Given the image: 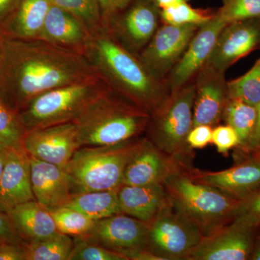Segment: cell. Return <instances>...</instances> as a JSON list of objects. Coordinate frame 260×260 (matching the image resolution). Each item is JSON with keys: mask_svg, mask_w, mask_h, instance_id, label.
I'll return each instance as SVG.
<instances>
[{"mask_svg": "<svg viewBox=\"0 0 260 260\" xmlns=\"http://www.w3.org/2000/svg\"><path fill=\"white\" fill-rule=\"evenodd\" d=\"M6 39L3 96L18 112L41 94L99 75L83 53L41 39Z\"/></svg>", "mask_w": 260, "mask_h": 260, "instance_id": "cell-1", "label": "cell"}, {"mask_svg": "<svg viewBox=\"0 0 260 260\" xmlns=\"http://www.w3.org/2000/svg\"><path fill=\"white\" fill-rule=\"evenodd\" d=\"M84 54L109 88L153 114L170 95L133 53L107 30L92 35Z\"/></svg>", "mask_w": 260, "mask_h": 260, "instance_id": "cell-2", "label": "cell"}, {"mask_svg": "<svg viewBox=\"0 0 260 260\" xmlns=\"http://www.w3.org/2000/svg\"><path fill=\"white\" fill-rule=\"evenodd\" d=\"M151 114L109 89L95 99L73 122L80 148L107 146L139 138Z\"/></svg>", "mask_w": 260, "mask_h": 260, "instance_id": "cell-3", "label": "cell"}, {"mask_svg": "<svg viewBox=\"0 0 260 260\" xmlns=\"http://www.w3.org/2000/svg\"><path fill=\"white\" fill-rule=\"evenodd\" d=\"M186 167L164 184L169 198L200 228L203 237L235 218L241 200L191 179Z\"/></svg>", "mask_w": 260, "mask_h": 260, "instance_id": "cell-4", "label": "cell"}, {"mask_svg": "<svg viewBox=\"0 0 260 260\" xmlns=\"http://www.w3.org/2000/svg\"><path fill=\"white\" fill-rule=\"evenodd\" d=\"M109 89L99 75L52 89L20 110V119L26 132L73 121Z\"/></svg>", "mask_w": 260, "mask_h": 260, "instance_id": "cell-5", "label": "cell"}, {"mask_svg": "<svg viewBox=\"0 0 260 260\" xmlns=\"http://www.w3.org/2000/svg\"><path fill=\"white\" fill-rule=\"evenodd\" d=\"M139 138L119 144L78 149L65 168L72 194L119 188L126 162Z\"/></svg>", "mask_w": 260, "mask_h": 260, "instance_id": "cell-6", "label": "cell"}, {"mask_svg": "<svg viewBox=\"0 0 260 260\" xmlns=\"http://www.w3.org/2000/svg\"><path fill=\"white\" fill-rule=\"evenodd\" d=\"M194 83L186 84L170 93L167 102L151 114L147 137L164 153L191 164L192 149L188 135L193 127Z\"/></svg>", "mask_w": 260, "mask_h": 260, "instance_id": "cell-7", "label": "cell"}, {"mask_svg": "<svg viewBox=\"0 0 260 260\" xmlns=\"http://www.w3.org/2000/svg\"><path fill=\"white\" fill-rule=\"evenodd\" d=\"M148 226V250L160 260H186L203 238L200 228L169 195Z\"/></svg>", "mask_w": 260, "mask_h": 260, "instance_id": "cell-8", "label": "cell"}, {"mask_svg": "<svg viewBox=\"0 0 260 260\" xmlns=\"http://www.w3.org/2000/svg\"><path fill=\"white\" fill-rule=\"evenodd\" d=\"M260 227L245 215L205 236L186 260L250 259Z\"/></svg>", "mask_w": 260, "mask_h": 260, "instance_id": "cell-9", "label": "cell"}, {"mask_svg": "<svg viewBox=\"0 0 260 260\" xmlns=\"http://www.w3.org/2000/svg\"><path fill=\"white\" fill-rule=\"evenodd\" d=\"M160 10L154 0H133L109 20L107 30L132 53L142 51L158 28Z\"/></svg>", "mask_w": 260, "mask_h": 260, "instance_id": "cell-10", "label": "cell"}, {"mask_svg": "<svg viewBox=\"0 0 260 260\" xmlns=\"http://www.w3.org/2000/svg\"><path fill=\"white\" fill-rule=\"evenodd\" d=\"M148 224L119 213L96 220L90 232L81 237L133 260L138 253L148 250Z\"/></svg>", "mask_w": 260, "mask_h": 260, "instance_id": "cell-11", "label": "cell"}, {"mask_svg": "<svg viewBox=\"0 0 260 260\" xmlns=\"http://www.w3.org/2000/svg\"><path fill=\"white\" fill-rule=\"evenodd\" d=\"M199 28L193 24H165L158 28L138 57L152 76L162 82L184 54Z\"/></svg>", "mask_w": 260, "mask_h": 260, "instance_id": "cell-12", "label": "cell"}, {"mask_svg": "<svg viewBox=\"0 0 260 260\" xmlns=\"http://www.w3.org/2000/svg\"><path fill=\"white\" fill-rule=\"evenodd\" d=\"M189 166L164 153L146 137L140 138L126 162L121 185L164 184L172 174Z\"/></svg>", "mask_w": 260, "mask_h": 260, "instance_id": "cell-13", "label": "cell"}, {"mask_svg": "<svg viewBox=\"0 0 260 260\" xmlns=\"http://www.w3.org/2000/svg\"><path fill=\"white\" fill-rule=\"evenodd\" d=\"M22 147L32 158L65 169L80 148L76 124L70 121L29 130Z\"/></svg>", "mask_w": 260, "mask_h": 260, "instance_id": "cell-14", "label": "cell"}, {"mask_svg": "<svg viewBox=\"0 0 260 260\" xmlns=\"http://www.w3.org/2000/svg\"><path fill=\"white\" fill-rule=\"evenodd\" d=\"M226 25L215 13L209 21L200 26L184 54L169 74L166 85L170 93L186 85L207 64L219 34Z\"/></svg>", "mask_w": 260, "mask_h": 260, "instance_id": "cell-15", "label": "cell"}, {"mask_svg": "<svg viewBox=\"0 0 260 260\" xmlns=\"http://www.w3.org/2000/svg\"><path fill=\"white\" fill-rule=\"evenodd\" d=\"M188 173L197 182L242 200L260 188V157H244L234 167L220 172H203L190 167Z\"/></svg>", "mask_w": 260, "mask_h": 260, "instance_id": "cell-16", "label": "cell"}, {"mask_svg": "<svg viewBox=\"0 0 260 260\" xmlns=\"http://www.w3.org/2000/svg\"><path fill=\"white\" fill-rule=\"evenodd\" d=\"M225 72L205 64L197 74L193 105V127L215 126L223 119L228 100Z\"/></svg>", "mask_w": 260, "mask_h": 260, "instance_id": "cell-17", "label": "cell"}, {"mask_svg": "<svg viewBox=\"0 0 260 260\" xmlns=\"http://www.w3.org/2000/svg\"><path fill=\"white\" fill-rule=\"evenodd\" d=\"M260 44V18L228 23L219 34L206 64L225 72Z\"/></svg>", "mask_w": 260, "mask_h": 260, "instance_id": "cell-18", "label": "cell"}, {"mask_svg": "<svg viewBox=\"0 0 260 260\" xmlns=\"http://www.w3.org/2000/svg\"><path fill=\"white\" fill-rule=\"evenodd\" d=\"M32 200L35 197L28 154L23 148L8 149L0 181V210L8 214L18 205Z\"/></svg>", "mask_w": 260, "mask_h": 260, "instance_id": "cell-19", "label": "cell"}, {"mask_svg": "<svg viewBox=\"0 0 260 260\" xmlns=\"http://www.w3.org/2000/svg\"><path fill=\"white\" fill-rule=\"evenodd\" d=\"M29 158L35 200L47 209L64 206L72 196L70 179L66 169L30 155Z\"/></svg>", "mask_w": 260, "mask_h": 260, "instance_id": "cell-20", "label": "cell"}, {"mask_svg": "<svg viewBox=\"0 0 260 260\" xmlns=\"http://www.w3.org/2000/svg\"><path fill=\"white\" fill-rule=\"evenodd\" d=\"M92 35L79 19L51 5L39 39L84 54Z\"/></svg>", "mask_w": 260, "mask_h": 260, "instance_id": "cell-21", "label": "cell"}, {"mask_svg": "<svg viewBox=\"0 0 260 260\" xmlns=\"http://www.w3.org/2000/svg\"><path fill=\"white\" fill-rule=\"evenodd\" d=\"M121 213L150 224L168 199L164 184L121 185L117 191Z\"/></svg>", "mask_w": 260, "mask_h": 260, "instance_id": "cell-22", "label": "cell"}, {"mask_svg": "<svg viewBox=\"0 0 260 260\" xmlns=\"http://www.w3.org/2000/svg\"><path fill=\"white\" fill-rule=\"evenodd\" d=\"M50 6L49 0H20L13 13L0 25V31L9 39H40Z\"/></svg>", "mask_w": 260, "mask_h": 260, "instance_id": "cell-23", "label": "cell"}, {"mask_svg": "<svg viewBox=\"0 0 260 260\" xmlns=\"http://www.w3.org/2000/svg\"><path fill=\"white\" fill-rule=\"evenodd\" d=\"M8 215L25 242L41 240L58 232L50 211L37 200L18 205Z\"/></svg>", "mask_w": 260, "mask_h": 260, "instance_id": "cell-24", "label": "cell"}, {"mask_svg": "<svg viewBox=\"0 0 260 260\" xmlns=\"http://www.w3.org/2000/svg\"><path fill=\"white\" fill-rule=\"evenodd\" d=\"M118 189L72 194L64 206L78 210L95 221L122 213L118 200Z\"/></svg>", "mask_w": 260, "mask_h": 260, "instance_id": "cell-25", "label": "cell"}, {"mask_svg": "<svg viewBox=\"0 0 260 260\" xmlns=\"http://www.w3.org/2000/svg\"><path fill=\"white\" fill-rule=\"evenodd\" d=\"M257 109L239 99H229L223 114L228 125L237 132L240 140L238 150L244 148L249 141L255 129Z\"/></svg>", "mask_w": 260, "mask_h": 260, "instance_id": "cell-26", "label": "cell"}, {"mask_svg": "<svg viewBox=\"0 0 260 260\" xmlns=\"http://www.w3.org/2000/svg\"><path fill=\"white\" fill-rule=\"evenodd\" d=\"M74 239L60 232L24 244L26 260H69Z\"/></svg>", "mask_w": 260, "mask_h": 260, "instance_id": "cell-27", "label": "cell"}, {"mask_svg": "<svg viewBox=\"0 0 260 260\" xmlns=\"http://www.w3.org/2000/svg\"><path fill=\"white\" fill-rule=\"evenodd\" d=\"M25 133L18 111L0 93V146L23 148L22 142Z\"/></svg>", "mask_w": 260, "mask_h": 260, "instance_id": "cell-28", "label": "cell"}, {"mask_svg": "<svg viewBox=\"0 0 260 260\" xmlns=\"http://www.w3.org/2000/svg\"><path fill=\"white\" fill-rule=\"evenodd\" d=\"M50 211L58 232L73 237L86 235L93 229L95 220L78 210L62 206L48 209Z\"/></svg>", "mask_w": 260, "mask_h": 260, "instance_id": "cell-29", "label": "cell"}, {"mask_svg": "<svg viewBox=\"0 0 260 260\" xmlns=\"http://www.w3.org/2000/svg\"><path fill=\"white\" fill-rule=\"evenodd\" d=\"M51 5L79 19L92 34L104 30L100 8L96 0H49Z\"/></svg>", "mask_w": 260, "mask_h": 260, "instance_id": "cell-30", "label": "cell"}, {"mask_svg": "<svg viewBox=\"0 0 260 260\" xmlns=\"http://www.w3.org/2000/svg\"><path fill=\"white\" fill-rule=\"evenodd\" d=\"M229 99L257 107L260 104V58L245 75L227 83Z\"/></svg>", "mask_w": 260, "mask_h": 260, "instance_id": "cell-31", "label": "cell"}, {"mask_svg": "<svg viewBox=\"0 0 260 260\" xmlns=\"http://www.w3.org/2000/svg\"><path fill=\"white\" fill-rule=\"evenodd\" d=\"M213 15L203 10L194 9L187 2L160 10V20L164 23L175 25L193 24L201 26L209 21Z\"/></svg>", "mask_w": 260, "mask_h": 260, "instance_id": "cell-32", "label": "cell"}, {"mask_svg": "<svg viewBox=\"0 0 260 260\" xmlns=\"http://www.w3.org/2000/svg\"><path fill=\"white\" fill-rule=\"evenodd\" d=\"M217 14L225 23L260 18V0H221Z\"/></svg>", "mask_w": 260, "mask_h": 260, "instance_id": "cell-33", "label": "cell"}, {"mask_svg": "<svg viewBox=\"0 0 260 260\" xmlns=\"http://www.w3.org/2000/svg\"><path fill=\"white\" fill-rule=\"evenodd\" d=\"M69 260H127L125 256L82 237L74 238Z\"/></svg>", "mask_w": 260, "mask_h": 260, "instance_id": "cell-34", "label": "cell"}, {"mask_svg": "<svg viewBox=\"0 0 260 260\" xmlns=\"http://www.w3.org/2000/svg\"><path fill=\"white\" fill-rule=\"evenodd\" d=\"M212 143L216 147L218 153L225 154L232 149L237 148L240 144V140L236 130L226 124L213 129Z\"/></svg>", "mask_w": 260, "mask_h": 260, "instance_id": "cell-35", "label": "cell"}, {"mask_svg": "<svg viewBox=\"0 0 260 260\" xmlns=\"http://www.w3.org/2000/svg\"><path fill=\"white\" fill-rule=\"evenodd\" d=\"M237 215H245L260 227V188L245 199L241 200Z\"/></svg>", "mask_w": 260, "mask_h": 260, "instance_id": "cell-36", "label": "cell"}, {"mask_svg": "<svg viewBox=\"0 0 260 260\" xmlns=\"http://www.w3.org/2000/svg\"><path fill=\"white\" fill-rule=\"evenodd\" d=\"M213 127L208 125H198L192 127L187 136L188 145L191 149L204 148L212 143Z\"/></svg>", "mask_w": 260, "mask_h": 260, "instance_id": "cell-37", "label": "cell"}, {"mask_svg": "<svg viewBox=\"0 0 260 260\" xmlns=\"http://www.w3.org/2000/svg\"><path fill=\"white\" fill-rule=\"evenodd\" d=\"M6 242L21 245L25 244L23 238L15 230L8 214L0 210V244Z\"/></svg>", "mask_w": 260, "mask_h": 260, "instance_id": "cell-38", "label": "cell"}, {"mask_svg": "<svg viewBox=\"0 0 260 260\" xmlns=\"http://www.w3.org/2000/svg\"><path fill=\"white\" fill-rule=\"evenodd\" d=\"M102 13L105 29L109 20L125 9L133 0H96Z\"/></svg>", "mask_w": 260, "mask_h": 260, "instance_id": "cell-39", "label": "cell"}, {"mask_svg": "<svg viewBox=\"0 0 260 260\" xmlns=\"http://www.w3.org/2000/svg\"><path fill=\"white\" fill-rule=\"evenodd\" d=\"M257 109V119L255 129L252 136L244 148L239 150V155L242 158L248 156L260 157V104L256 107Z\"/></svg>", "mask_w": 260, "mask_h": 260, "instance_id": "cell-40", "label": "cell"}, {"mask_svg": "<svg viewBox=\"0 0 260 260\" xmlns=\"http://www.w3.org/2000/svg\"><path fill=\"white\" fill-rule=\"evenodd\" d=\"M0 260H26L24 245L14 243L0 244Z\"/></svg>", "mask_w": 260, "mask_h": 260, "instance_id": "cell-41", "label": "cell"}, {"mask_svg": "<svg viewBox=\"0 0 260 260\" xmlns=\"http://www.w3.org/2000/svg\"><path fill=\"white\" fill-rule=\"evenodd\" d=\"M7 55V39L0 31V93L3 95V84ZM5 98V97H4Z\"/></svg>", "mask_w": 260, "mask_h": 260, "instance_id": "cell-42", "label": "cell"}, {"mask_svg": "<svg viewBox=\"0 0 260 260\" xmlns=\"http://www.w3.org/2000/svg\"><path fill=\"white\" fill-rule=\"evenodd\" d=\"M20 0H0V25L14 11Z\"/></svg>", "mask_w": 260, "mask_h": 260, "instance_id": "cell-43", "label": "cell"}, {"mask_svg": "<svg viewBox=\"0 0 260 260\" xmlns=\"http://www.w3.org/2000/svg\"><path fill=\"white\" fill-rule=\"evenodd\" d=\"M188 0H154L155 4L160 10L166 9L169 7L179 4V3L187 2Z\"/></svg>", "mask_w": 260, "mask_h": 260, "instance_id": "cell-44", "label": "cell"}, {"mask_svg": "<svg viewBox=\"0 0 260 260\" xmlns=\"http://www.w3.org/2000/svg\"><path fill=\"white\" fill-rule=\"evenodd\" d=\"M250 259L260 260V232L259 231H258L257 234L256 235L254 248H253L252 254H251Z\"/></svg>", "mask_w": 260, "mask_h": 260, "instance_id": "cell-45", "label": "cell"}, {"mask_svg": "<svg viewBox=\"0 0 260 260\" xmlns=\"http://www.w3.org/2000/svg\"><path fill=\"white\" fill-rule=\"evenodd\" d=\"M7 150H8V148L0 146V181H1L2 176H3V171H4L5 162H6Z\"/></svg>", "mask_w": 260, "mask_h": 260, "instance_id": "cell-46", "label": "cell"}]
</instances>
